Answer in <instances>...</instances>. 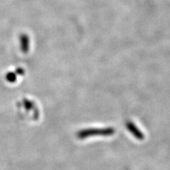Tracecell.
<instances>
[{"label":"cell","instance_id":"1","mask_svg":"<svg viewBox=\"0 0 170 170\" xmlns=\"http://www.w3.org/2000/svg\"><path fill=\"white\" fill-rule=\"evenodd\" d=\"M20 42H21V49L23 52H27L28 50V39L27 36L22 35L20 36Z\"/></svg>","mask_w":170,"mask_h":170}]
</instances>
